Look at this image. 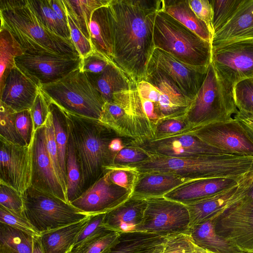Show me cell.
<instances>
[{"label": "cell", "instance_id": "cell-63", "mask_svg": "<svg viewBox=\"0 0 253 253\" xmlns=\"http://www.w3.org/2000/svg\"><path fill=\"white\" fill-rule=\"evenodd\" d=\"M70 253V252L69 251V252L68 253Z\"/></svg>", "mask_w": 253, "mask_h": 253}, {"label": "cell", "instance_id": "cell-7", "mask_svg": "<svg viewBox=\"0 0 253 253\" xmlns=\"http://www.w3.org/2000/svg\"><path fill=\"white\" fill-rule=\"evenodd\" d=\"M40 89L48 99L63 110L81 116L99 120L105 102L80 68Z\"/></svg>", "mask_w": 253, "mask_h": 253}, {"label": "cell", "instance_id": "cell-11", "mask_svg": "<svg viewBox=\"0 0 253 253\" xmlns=\"http://www.w3.org/2000/svg\"><path fill=\"white\" fill-rule=\"evenodd\" d=\"M79 55L23 54L15 59L16 66L38 86L54 83L80 68Z\"/></svg>", "mask_w": 253, "mask_h": 253}, {"label": "cell", "instance_id": "cell-38", "mask_svg": "<svg viewBox=\"0 0 253 253\" xmlns=\"http://www.w3.org/2000/svg\"><path fill=\"white\" fill-rule=\"evenodd\" d=\"M243 1V0H210L212 9V27L213 35L230 21Z\"/></svg>", "mask_w": 253, "mask_h": 253}, {"label": "cell", "instance_id": "cell-28", "mask_svg": "<svg viewBox=\"0 0 253 253\" xmlns=\"http://www.w3.org/2000/svg\"><path fill=\"white\" fill-rule=\"evenodd\" d=\"M167 237L140 232L120 233L112 245L102 253H148L165 243Z\"/></svg>", "mask_w": 253, "mask_h": 253}, {"label": "cell", "instance_id": "cell-60", "mask_svg": "<svg viewBox=\"0 0 253 253\" xmlns=\"http://www.w3.org/2000/svg\"><path fill=\"white\" fill-rule=\"evenodd\" d=\"M193 253H212L208 250L200 248L195 245V248H194Z\"/></svg>", "mask_w": 253, "mask_h": 253}, {"label": "cell", "instance_id": "cell-33", "mask_svg": "<svg viewBox=\"0 0 253 253\" xmlns=\"http://www.w3.org/2000/svg\"><path fill=\"white\" fill-rule=\"evenodd\" d=\"M34 235L0 223V253H32Z\"/></svg>", "mask_w": 253, "mask_h": 253}, {"label": "cell", "instance_id": "cell-6", "mask_svg": "<svg viewBox=\"0 0 253 253\" xmlns=\"http://www.w3.org/2000/svg\"><path fill=\"white\" fill-rule=\"evenodd\" d=\"M234 88L217 75L211 62L206 78L184 115L190 130L232 118L238 111Z\"/></svg>", "mask_w": 253, "mask_h": 253}, {"label": "cell", "instance_id": "cell-47", "mask_svg": "<svg viewBox=\"0 0 253 253\" xmlns=\"http://www.w3.org/2000/svg\"><path fill=\"white\" fill-rule=\"evenodd\" d=\"M0 206L15 213L24 215L22 195L13 188L0 182Z\"/></svg>", "mask_w": 253, "mask_h": 253}, {"label": "cell", "instance_id": "cell-36", "mask_svg": "<svg viewBox=\"0 0 253 253\" xmlns=\"http://www.w3.org/2000/svg\"><path fill=\"white\" fill-rule=\"evenodd\" d=\"M66 171L67 181V198L68 202L70 204L79 197L82 192L81 168L70 131L66 153Z\"/></svg>", "mask_w": 253, "mask_h": 253}, {"label": "cell", "instance_id": "cell-39", "mask_svg": "<svg viewBox=\"0 0 253 253\" xmlns=\"http://www.w3.org/2000/svg\"><path fill=\"white\" fill-rule=\"evenodd\" d=\"M15 114L12 109L0 102V136L12 143L27 146L17 130Z\"/></svg>", "mask_w": 253, "mask_h": 253}, {"label": "cell", "instance_id": "cell-48", "mask_svg": "<svg viewBox=\"0 0 253 253\" xmlns=\"http://www.w3.org/2000/svg\"><path fill=\"white\" fill-rule=\"evenodd\" d=\"M195 246L189 234H174L167 237L163 253H193Z\"/></svg>", "mask_w": 253, "mask_h": 253}, {"label": "cell", "instance_id": "cell-43", "mask_svg": "<svg viewBox=\"0 0 253 253\" xmlns=\"http://www.w3.org/2000/svg\"><path fill=\"white\" fill-rule=\"evenodd\" d=\"M190 129L184 116L164 119L160 121L156 126L154 140L185 133Z\"/></svg>", "mask_w": 253, "mask_h": 253}, {"label": "cell", "instance_id": "cell-15", "mask_svg": "<svg viewBox=\"0 0 253 253\" xmlns=\"http://www.w3.org/2000/svg\"><path fill=\"white\" fill-rule=\"evenodd\" d=\"M147 66L165 73L181 93L192 100L200 89L208 69L187 64L158 48L154 49Z\"/></svg>", "mask_w": 253, "mask_h": 253}, {"label": "cell", "instance_id": "cell-3", "mask_svg": "<svg viewBox=\"0 0 253 253\" xmlns=\"http://www.w3.org/2000/svg\"><path fill=\"white\" fill-rule=\"evenodd\" d=\"M0 26L7 29L24 54L79 55L72 42L44 27L28 0H0Z\"/></svg>", "mask_w": 253, "mask_h": 253}, {"label": "cell", "instance_id": "cell-17", "mask_svg": "<svg viewBox=\"0 0 253 253\" xmlns=\"http://www.w3.org/2000/svg\"><path fill=\"white\" fill-rule=\"evenodd\" d=\"M30 147L31 186L68 202L66 195L56 175L48 153L44 125L35 131Z\"/></svg>", "mask_w": 253, "mask_h": 253}, {"label": "cell", "instance_id": "cell-24", "mask_svg": "<svg viewBox=\"0 0 253 253\" xmlns=\"http://www.w3.org/2000/svg\"><path fill=\"white\" fill-rule=\"evenodd\" d=\"M99 120L116 134L135 141L133 124L126 107V90L115 93L111 101L105 102Z\"/></svg>", "mask_w": 253, "mask_h": 253}, {"label": "cell", "instance_id": "cell-59", "mask_svg": "<svg viewBox=\"0 0 253 253\" xmlns=\"http://www.w3.org/2000/svg\"><path fill=\"white\" fill-rule=\"evenodd\" d=\"M246 177L249 181L250 187L253 186V166L251 169L246 175Z\"/></svg>", "mask_w": 253, "mask_h": 253}, {"label": "cell", "instance_id": "cell-57", "mask_svg": "<svg viewBox=\"0 0 253 253\" xmlns=\"http://www.w3.org/2000/svg\"><path fill=\"white\" fill-rule=\"evenodd\" d=\"M126 145L123 143L121 139L114 137L111 140L109 144V149L112 153L116 155Z\"/></svg>", "mask_w": 253, "mask_h": 253}, {"label": "cell", "instance_id": "cell-27", "mask_svg": "<svg viewBox=\"0 0 253 253\" xmlns=\"http://www.w3.org/2000/svg\"><path fill=\"white\" fill-rule=\"evenodd\" d=\"M89 29L90 40L94 50L102 54L114 64L113 38L108 5L94 11Z\"/></svg>", "mask_w": 253, "mask_h": 253}, {"label": "cell", "instance_id": "cell-10", "mask_svg": "<svg viewBox=\"0 0 253 253\" xmlns=\"http://www.w3.org/2000/svg\"><path fill=\"white\" fill-rule=\"evenodd\" d=\"M245 197L225 209L212 221L218 236L244 253H253V202Z\"/></svg>", "mask_w": 253, "mask_h": 253}, {"label": "cell", "instance_id": "cell-4", "mask_svg": "<svg viewBox=\"0 0 253 253\" xmlns=\"http://www.w3.org/2000/svg\"><path fill=\"white\" fill-rule=\"evenodd\" d=\"M63 111L81 168L83 193L113 165L116 155L110 151L109 144L116 133L99 120Z\"/></svg>", "mask_w": 253, "mask_h": 253}, {"label": "cell", "instance_id": "cell-51", "mask_svg": "<svg viewBox=\"0 0 253 253\" xmlns=\"http://www.w3.org/2000/svg\"><path fill=\"white\" fill-rule=\"evenodd\" d=\"M67 17L71 40L83 58L92 52L93 47L90 41L82 33L70 16L68 15Z\"/></svg>", "mask_w": 253, "mask_h": 253}, {"label": "cell", "instance_id": "cell-61", "mask_svg": "<svg viewBox=\"0 0 253 253\" xmlns=\"http://www.w3.org/2000/svg\"><path fill=\"white\" fill-rule=\"evenodd\" d=\"M245 198L252 202H253V186L250 187Z\"/></svg>", "mask_w": 253, "mask_h": 253}, {"label": "cell", "instance_id": "cell-12", "mask_svg": "<svg viewBox=\"0 0 253 253\" xmlns=\"http://www.w3.org/2000/svg\"><path fill=\"white\" fill-rule=\"evenodd\" d=\"M211 62L217 75L230 85L253 79V41H243L212 49Z\"/></svg>", "mask_w": 253, "mask_h": 253}, {"label": "cell", "instance_id": "cell-45", "mask_svg": "<svg viewBox=\"0 0 253 253\" xmlns=\"http://www.w3.org/2000/svg\"><path fill=\"white\" fill-rule=\"evenodd\" d=\"M234 95L238 110L253 114V79L238 83L234 86Z\"/></svg>", "mask_w": 253, "mask_h": 253}, {"label": "cell", "instance_id": "cell-30", "mask_svg": "<svg viewBox=\"0 0 253 253\" xmlns=\"http://www.w3.org/2000/svg\"><path fill=\"white\" fill-rule=\"evenodd\" d=\"M162 10L202 39L211 42L212 35L206 23L192 10L188 0H162Z\"/></svg>", "mask_w": 253, "mask_h": 253}, {"label": "cell", "instance_id": "cell-31", "mask_svg": "<svg viewBox=\"0 0 253 253\" xmlns=\"http://www.w3.org/2000/svg\"><path fill=\"white\" fill-rule=\"evenodd\" d=\"M213 219L190 228L189 235L198 247L214 253H245L231 242L215 232Z\"/></svg>", "mask_w": 253, "mask_h": 253}, {"label": "cell", "instance_id": "cell-13", "mask_svg": "<svg viewBox=\"0 0 253 253\" xmlns=\"http://www.w3.org/2000/svg\"><path fill=\"white\" fill-rule=\"evenodd\" d=\"M185 133L194 135L228 154L253 156V143L234 118L194 128Z\"/></svg>", "mask_w": 253, "mask_h": 253}, {"label": "cell", "instance_id": "cell-55", "mask_svg": "<svg viewBox=\"0 0 253 253\" xmlns=\"http://www.w3.org/2000/svg\"><path fill=\"white\" fill-rule=\"evenodd\" d=\"M233 118L239 122L248 137L253 143V114L238 110Z\"/></svg>", "mask_w": 253, "mask_h": 253}, {"label": "cell", "instance_id": "cell-2", "mask_svg": "<svg viewBox=\"0 0 253 253\" xmlns=\"http://www.w3.org/2000/svg\"><path fill=\"white\" fill-rule=\"evenodd\" d=\"M140 173H169L191 180L230 178L241 181L253 166V156L230 154L182 158L151 154L146 160L127 165Z\"/></svg>", "mask_w": 253, "mask_h": 253}, {"label": "cell", "instance_id": "cell-21", "mask_svg": "<svg viewBox=\"0 0 253 253\" xmlns=\"http://www.w3.org/2000/svg\"><path fill=\"white\" fill-rule=\"evenodd\" d=\"M243 41H253V0H243L230 21L213 35L211 47Z\"/></svg>", "mask_w": 253, "mask_h": 253}, {"label": "cell", "instance_id": "cell-23", "mask_svg": "<svg viewBox=\"0 0 253 253\" xmlns=\"http://www.w3.org/2000/svg\"><path fill=\"white\" fill-rule=\"evenodd\" d=\"M147 204L146 199L131 196L105 213L103 224L107 229L119 233L136 231L143 220Z\"/></svg>", "mask_w": 253, "mask_h": 253}, {"label": "cell", "instance_id": "cell-42", "mask_svg": "<svg viewBox=\"0 0 253 253\" xmlns=\"http://www.w3.org/2000/svg\"><path fill=\"white\" fill-rule=\"evenodd\" d=\"M119 234L108 230L87 240L72 253H102L112 245Z\"/></svg>", "mask_w": 253, "mask_h": 253}, {"label": "cell", "instance_id": "cell-35", "mask_svg": "<svg viewBox=\"0 0 253 253\" xmlns=\"http://www.w3.org/2000/svg\"><path fill=\"white\" fill-rule=\"evenodd\" d=\"M23 50L9 31L3 26L0 28V89L11 70L16 67L15 58L23 55Z\"/></svg>", "mask_w": 253, "mask_h": 253}, {"label": "cell", "instance_id": "cell-46", "mask_svg": "<svg viewBox=\"0 0 253 253\" xmlns=\"http://www.w3.org/2000/svg\"><path fill=\"white\" fill-rule=\"evenodd\" d=\"M151 154L139 146L131 142L115 156L112 165L127 166L148 159Z\"/></svg>", "mask_w": 253, "mask_h": 253}, {"label": "cell", "instance_id": "cell-37", "mask_svg": "<svg viewBox=\"0 0 253 253\" xmlns=\"http://www.w3.org/2000/svg\"><path fill=\"white\" fill-rule=\"evenodd\" d=\"M28 3L41 23L53 33L71 40L70 32L57 18L49 0H28Z\"/></svg>", "mask_w": 253, "mask_h": 253}, {"label": "cell", "instance_id": "cell-41", "mask_svg": "<svg viewBox=\"0 0 253 253\" xmlns=\"http://www.w3.org/2000/svg\"><path fill=\"white\" fill-rule=\"evenodd\" d=\"M111 181L132 193L139 172L128 166L111 165L105 169Z\"/></svg>", "mask_w": 253, "mask_h": 253}, {"label": "cell", "instance_id": "cell-25", "mask_svg": "<svg viewBox=\"0 0 253 253\" xmlns=\"http://www.w3.org/2000/svg\"><path fill=\"white\" fill-rule=\"evenodd\" d=\"M191 181L169 173H140L131 196L144 199L163 197L179 186Z\"/></svg>", "mask_w": 253, "mask_h": 253}, {"label": "cell", "instance_id": "cell-8", "mask_svg": "<svg viewBox=\"0 0 253 253\" xmlns=\"http://www.w3.org/2000/svg\"><path fill=\"white\" fill-rule=\"evenodd\" d=\"M22 196L24 214L39 235L81 221L89 215L59 198L31 186Z\"/></svg>", "mask_w": 253, "mask_h": 253}, {"label": "cell", "instance_id": "cell-19", "mask_svg": "<svg viewBox=\"0 0 253 253\" xmlns=\"http://www.w3.org/2000/svg\"><path fill=\"white\" fill-rule=\"evenodd\" d=\"M250 188L246 176L239 183L215 195L185 205L190 216V228L213 219L233 203L244 198Z\"/></svg>", "mask_w": 253, "mask_h": 253}, {"label": "cell", "instance_id": "cell-62", "mask_svg": "<svg viewBox=\"0 0 253 253\" xmlns=\"http://www.w3.org/2000/svg\"><path fill=\"white\" fill-rule=\"evenodd\" d=\"M164 249V244L156 247L154 250L148 253H163Z\"/></svg>", "mask_w": 253, "mask_h": 253}, {"label": "cell", "instance_id": "cell-22", "mask_svg": "<svg viewBox=\"0 0 253 253\" xmlns=\"http://www.w3.org/2000/svg\"><path fill=\"white\" fill-rule=\"evenodd\" d=\"M240 181L230 178L194 180L179 186L164 197L186 205L226 190Z\"/></svg>", "mask_w": 253, "mask_h": 253}, {"label": "cell", "instance_id": "cell-58", "mask_svg": "<svg viewBox=\"0 0 253 253\" xmlns=\"http://www.w3.org/2000/svg\"><path fill=\"white\" fill-rule=\"evenodd\" d=\"M32 253H44L39 238V235L34 236Z\"/></svg>", "mask_w": 253, "mask_h": 253}, {"label": "cell", "instance_id": "cell-56", "mask_svg": "<svg viewBox=\"0 0 253 253\" xmlns=\"http://www.w3.org/2000/svg\"><path fill=\"white\" fill-rule=\"evenodd\" d=\"M49 2L58 20L65 29L70 32L68 23V15L63 0H49Z\"/></svg>", "mask_w": 253, "mask_h": 253}, {"label": "cell", "instance_id": "cell-9", "mask_svg": "<svg viewBox=\"0 0 253 253\" xmlns=\"http://www.w3.org/2000/svg\"><path fill=\"white\" fill-rule=\"evenodd\" d=\"M146 200L143 219L136 231L165 237L177 234H189L190 216L185 205L164 197Z\"/></svg>", "mask_w": 253, "mask_h": 253}, {"label": "cell", "instance_id": "cell-49", "mask_svg": "<svg viewBox=\"0 0 253 253\" xmlns=\"http://www.w3.org/2000/svg\"><path fill=\"white\" fill-rule=\"evenodd\" d=\"M49 101L40 89L35 101L30 109L34 132L44 126L49 113Z\"/></svg>", "mask_w": 253, "mask_h": 253}, {"label": "cell", "instance_id": "cell-40", "mask_svg": "<svg viewBox=\"0 0 253 253\" xmlns=\"http://www.w3.org/2000/svg\"><path fill=\"white\" fill-rule=\"evenodd\" d=\"M46 148L56 175L61 183L67 196V183L64 178L60 167L58 150L55 138L51 114L49 113L44 124Z\"/></svg>", "mask_w": 253, "mask_h": 253}, {"label": "cell", "instance_id": "cell-16", "mask_svg": "<svg viewBox=\"0 0 253 253\" xmlns=\"http://www.w3.org/2000/svg\"><path fill=\"white\" fill-rule=\"evenodd\" d=\"M132 192L112 182L104 175L70 204L88 215L105 213L128 199Z\"/></svg>", "mask_w": 253, "mask_h": 253}, {"label": "cell", "instance_id": "cell-18", "mask_svg": "<svg viewBox=\"0 0 253 253\" xmlns=\"http://www.w3.org/2000/svg\"><path fill=\"white\" fill-rule=\"evenodd\" d=\"M134 144L150 154L166 157L188 158L228 154L209 145L197 136L187 133Z\"/></svg>", "mask_w": 253, "mask_h": 253}, {"label": "cell", "instance_id": "cell-14", "mask_svg": "<svg viewBox=\"0 0 253 253\" xmlns=\"http://www.w3.org/2000/svg\"><path fill=\"white\" fill-rule=\"evenodd\" d=\"M31 147L12 143L0 136V182L20 194L31 185Z\"/></svg>", "mask_w": 253, "mask_h": 253}, {"label": "cell", "instance_id": "cell-44", "mask_svg": "<svg viewBox=\"0 0 253 253\" xmlns=\"http://www.w3.org/2000/svg\"><path fill=\"white\" fill-rule=\"evenodd\" d=\"M104 216L105 213L89 215L87 222L77 235L74 245L70 251L71 253L75 252L90 238L110 230L106 228L103 224Z\"/></svg>", "mask_w": 253, "mask_h": 253}, {"label": "cell", "instance_id": "cell-54", "mask_svg": "<svg viewBox=\"0 0 253 253\" xmlns=\"http://www.w3.org/2000/svg\"><path fill=\"white\" fill-rule=\"evenodd\" d=\"M188 2L196 16L206 23L213 37L212 9L210 0H188Z\"/></svg>", "mask_w": 253, "mask_h": 253}, {"label": "cell", "instance_id": "cell-34", "mask_svg": "<svg viewBox=\"0 0 253 253\" xmlns=\"http://www.w3.org/2000/svg\"><path fill=\"white\" fill-rule=\"evenodd\" d=\"M49 102V111L52 118L60 167L64 178L67 184L66 158L69 137L68 120L65 112L59 106L50 101Z\"/></svg>", "mask_w": 253, "mask_h": 253}, {"label": "cell", "instance_id": "cell-26", "mask_svg": "<svg viewBox=\"0 0 253 253\" xmlns=\"http://www.w3.org/2000/svg\"><path fill=\"white\" fill-rule=\"evenodd\" d=\"M95 88L100 92L105 102L112 100L115 93L128 90L136 87V84L121 69L110 63L101 73H85Z\"/></svg>", "mask_w": 253, "mask_h": 253}, {"label": "cell", "instance_id": "cell-5", "mask_svg": "<svg viewBox=\"0 0 253 253\" xmlns=\"http://www.w3.org/2000/svg\"><path fill=\"white\" fill-rule=\"evenodd\" d=\"M153 43L155 48L190 65L207 68L211 62V43L162 9L157 12L155 19Z\"/></svg>", "mask_w": 253, "mask_h": 253}, {"label": "cell", "instance_id": "cell-50", "mask_svg": "<svg viewBox=\"0 0 253 253\" xmlns=\"http://www.w3.org/2000/svg\"><path fill=\"white\" fill-rule=\"evenodd\" d=\"M0 222L34 236L39 235L24 215L12 212L0 206Z\"/></svg>", "mask_w": 253, "mask_h": 253}, {"label": "cell", "instance_id": "cell-29", "mask_svg": "<svg viewBox=\"0 0 253 253\" xmlns=\"http://www.w3.org/2000/svg\"><path fill=\"white\" fill-rule=\"evenodd\" d=\"M89 215L81 221L40 234L39 238L44 253H67L70 251Z\"/></svg>", "mask_w": 253, "mask_h": 253}, {"label": "cell", "instance_id": "cell-32", "mask_svg": "<svg viewBox=\"0 0 253 253\" xmlns=\"http://www.w3.org/2000/svg\"><path fill=\"white\" fill-rule=\"evenodd\" d=\"M67 14L90 40L89 25L94 11L108 5L110 0H63Z\"/></svg>", "mask_w": 253, "mask_h": 253}, {"label": "cell", "instance_id": "cell-53", "mask_svg": "<svg viewBox=\"0 0 253 253\" xmlns=\"http://www.w3.org/2000/svg\"><path fill=\"white\" fill-rule=\"evenodd\" d=\"M111 62L104 55L95 50L82 58L81 69L85 73L102 72Z\"/></svg>", "mask_w": 253, "mask_h": 253}, {"label": "cell", "instance_id": "cell-1", "mask_svg": "<svg viewBox=\"0 0 253 253\" xmlns=\"http://www.w3.org/2000/svg\"><path fill=\"white\" fill-rule=\"evenodd\" d=\"M113 63L135 83L144 80L155 49L153 28L162 0H110Z\"/></svg>", "mask_w": 253, "mask_h": 253}, {"label": "cell", "instance_id": "cell-52", "mask_svg": "<svg viewBox=\"0 0 253 253\" xmlns=\"http://www.w3.org/2000/svg\"><path fill=\"white\" fill-rule=\"evenodd\" d=\"M15 123L19 133L25 142L27 146L30 147L35 132L30 110L16 112Z\"/></svg>", "mask_w": 253, "mask_h": 253}, {"label": "cell", "instance_id": "cell-20", "mask_svg": "<svg viewBox=\"0 0 253 253\" xmlns=\"http://www.w3.org/2000/svg\"><path fill=\"white\" fill-rule=\"evenodd\" d=\"M40 87L16 66L10 70L2 87L0 100L16 112L30 110Z\"/></svg>", "mask_w": 253, "mask_h": 253}]
</instances>
